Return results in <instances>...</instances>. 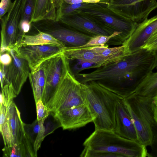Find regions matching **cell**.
I'll return each instance as SVG.
<instances>
[{"label":"cell","mask_w":157,"mask_h":157,"mask_svg":"<svg viewBox=\"0 0 157 157\" xmlns=\"http://www.w3.org/2000/svg\"><path fill=\"white\" fill-rule=\"evenodd\" d=\"M154 63L150 52L142 48L120 61L97 68L89 73H78L75 77L82 83L92 81L101 83L124 98L134 93L152 71Z\"/></svg>","instance_id":"1"},{"label":"cell","mask_w":157,"mask_h":157,"mask_svg":"<svg viewBox=\"0 0 157 157\" xmlns=\"http://www.w3.org/2000/svg\"><path fill=\"white\" fill-rule=\"evenodd\" d=\"M85 104L94 117L95 130L114 132L115 112L122 97L107 89L101 83L94 81L81 83Z\"/></svg>","instance_id":"2"},{"label":"cell","mask_w":157,"mask_h":157,"mask_svg":"<svg viewBox=\"0 0 157 157\" xmlns=\"http://www.w3.org/2000/svg\"><path fill=\"white\" fill-rule=\"evenodd\" d=\"M83 145L90 150L108 153L113 157H149L146 146L110 131L95 130L86 139Z\"/></svg>","instance_id":"3"},{"label":"cell","mask_w":157,"mask_h":157,"mask_svg":"<svg viewBox=\"0 0 157 157\" xmlns=\"http://www.w3.org/2000/svg\"><path fill=\"white\" fill-rule=\"evenodd\" d=\"M136 131L137 141L147 147L152 139V128L157 122V97L133 93L124 98Z\"/></svg>","instance_id":"4"},{"label":"cell","mask_w":157,"mask_h":157,"mask_svg":"<svg viewBox=\"0 0 157 157\" xmlns=\"http://www.w3.org/2000/svg\"><path fill=\"white\" fill-rule=\"evenodd\" d=\"M108 3L104 0L90 3L78 11L88 16L112 33H121L122 44L131 35L138 23L115 12L108 6Z\"/></svg>","instance_id":"5"},{"label":"cell","mask_w":157,"mask_h":157,"mask_svg":"<svg viewBox=\"0 0 157 157\" xmlns=\"http://www.w3.org/2000/svg\"><path fill=\"white\" fill-rule=\"evenodd\" d=\"M81 83L72 73L70 67L63 76L52 97L47 105L53 113L85 104Z\"/></svg>","instance_id":"6"},{"label":"cell","mask_w":157,"mask_h":157,"mask_svg":"<svg viewBox=\"0 0 157 157\" xmlns=\"http://www.w3.org/2000/svg\"><path fill=\"white\" fill-rule=\"evenodd\" d=\"M31 27L37 31L49 34L69 47H77L86 44L92 36L71 28L60 20H42L32 22Z\"/></svg>","instance_id":"7"},{"label":"cell","mask_w":157,"mask_h":157,"mask_svg":"<svg viewBox=\"0 0 157 157\" xmlns=\"http://www.w3.org/2000/svg\"><path fill=\"white\" fill-rule=\"evenodd\" d=\"M25 0H14L6 13L0 19V53L10 51L18 44L19 26Z\"/></svg>","instance_id":"8"},{"label":"cell","mask_w":157,"mask_h":157,"mask_svg":"<svg viewBox=\"0 0 157 157\" xmlns=\"http://www.w3.org/2000/svg\"><path fill=\"white\" fill-rule=\"evenodd\" d=\"M108 6L117 13L138 23L147 19L150 13L157 8L156 0H114Z\"/></svg>","instance_id":"9"},{"label":"cell","mask_w":157,"mask_h":157,"mask_svg":"<svg viewBox=\"0 0 157 157\" xmlns=\"http://www.w3.org/2000/svg\"><path fill=\"white\" fill-rule=\"evenodd\" d=\"M69 60L60 56L45 61L46 83L41 100L46 106L54 95L64 74L70 67Z\"/></svg>","instance_id":"10"},{"label":"cell","mask_w":157,"mask_h":157,"mask_svg":"<svg viewBox=\"0 0 157 157\" xmlns=\"http://www.w3.org/2000/svg\"><path fill=\"white\" fill-rule=\"evenodd\" d=\"M8 52L12 57V61L8 66L0 64V69L4 75V84H11L15 93L18 95L29 77L30 69L27 61L20 57L14 50L11 49Z\"/></svg>","instance_id":"11"},{"label":"cell","mask_w":157,"mask_h":157,"mask_svg":"<svg viewBox=\"0 0 157 157\" xmlns=\"http://www.w3.org/2000/svg\"><path fill=\"white\" fill-rule=\"evenodd\" d=\"M64 47L52 44H44L22 45L13 49L20 57L27 61L31 70L46 60L57 57Z\"/></svg>","instance_id":"12"},{"label":"cell","mask_w":157,"mask_h":157,"mask_svg":"<svg viewBox=\"0 0 157 157\" xmlns=\"http://www.w3.org/2000/svg\"><path fill=\"white\" fill-rule=\"evenodd\" d=\"M63 130L75 129L93 122L94 117L88 107L83 104L53 113Z\"/></svg>","instance_id":"13"},{"label":"cell","mask_w":157,"mask_h":157,"mask_svg":"<svg viewBox=\"0 0 157 157\" xmlns=\"http://www.w3.org/2000/svg\"><path fill=\"white\" fill-rule=\"evenodd\" d=\"M60 21L71 28L92 36H109L114 33L105 29L91 18L79 11L63 15Z\"/></svg>","instance_id":"14"},{"label":"cell","mask_w":157,"mask_h":157,"mask_svg":"<svg viewBox=\"0 0 157 157\" xmlns=\"http://www.w3.org/2000/svg\"><path fill=\"white\" fill-rule=\"evenodd\" d=\"M157 32V15L138 23L131 35L122 45L126 52L130 54L141 49Z\"/></svg>","instance_id":"15"},{"label":"cell","mask_w":157,"mask_h":157,"mask_svg":"<svg viewBox=\"0 0 157 157\" xmlns=\"http://www.w3.org/2000/svg\"><path fill=\"white\" fill-rule=\"evenodd\" d=\"M115 119V133L123 138L138 141L135 127L123 98L117 104Z\"/></svg>","instance_id":"16"},{"label":"cell","mask_w":157,"mask_h":157,"mask_svg":"<svg viewBox=\"0 0 157 157\" xmlns=\"http://www.w3.org/2000/svg\"><path fill=\"white\" fill-rule=\"evenodd\" d=\"M63 0H36L32 22L42 20H60Z\"/></svg>","instance_id":"17"},{"label":"cell","mask_w":157,"mask_h":157,"mask_svg":"<svg viewBox=\"0 0 157 157\" xmlns=\"http://www.w3.org/2000/svg\"><path fill=\"white\" fill-rule=\"evenodd\" d=\"M64 56L68 60H77L95 63L94 68L105 66V59L90 47L78 48L66 46L58 56Z\"/></svg>","instance_id":"18"},{"label":"cell","mask_w":157,"mask_h":157,"mask_svg":"<svg viewBox=\"0 0 157 157\" xmlns=\"http://www.w3.org/2000/svg\"><path fill=\"white\" fill-rule=\"evenodd\" d=\"M6 119L12 133L14 144H20L26 136L25 123L22 121L20 112L13 102L7 107Z\"/></svg>","instance_id":"19"},{"label":"cell","mask_w":157,"mask_h":157,"mask_svg":"<svg viewBox=\"0 0 157 157\" xmlns=\"http://www.w3.org/2000/svg\"><path fill=\"white\" fill-rule=\"evenodd\" d=\"M35 103L41 99L46 83L45 61L30 70L29 76Z\"/></svg>","instance_id":"20"},{"label":"cell","mask_w":157,"mask_h":157,"mask_svg":"<svg viewBox=\"0 0 157 157\" xmlns=\"http://www.w3.org/2000/svg\"><path fill=\"white\" fill-rule=\"evenodd\" d=\"M46 119L40 121L36 119L31 124H24L25 133L32 144L36 155L42 142L45 137L44 123Z\"/></svg>","instance_id":"21"},{"label":"cell","mask_w":157,"mask_h":157,"mask_svg":"<svg viewBox=\"0 0 157 157\" xmlns=\"http://www.w3.org/2000/svg\"><path fill=\"white\" fill-rule=\"evenodd\" d=\"M38 33L32 35L22 36L18 45L14 48L22 45H38L52 44L65 47V44L48 33L37 31Z\"/></svg>","instance_id":"22"},{"label":"cell","mask_w":157,"mask_h":157,"mask_svg":"<svg viewBox=\"0 0 157 157\" xmlns=\"http://www.w3.org/2000/svg\"><path fill=\"white\" fill-rule=\"evenodd\" d=\"M105 45L90 47L105 59V65L120 61L129 54H127L123 45L112 48Z\"/></svg>","instance_id":"23"},{"label":"cell","mask_w":157,"mask_h":157,"mask_svg":"<svg viewBox=\"0 0 157 157\" xmlns=\"http://www.w3.org/2000/svg\"><path fill=\"white\" fill-rule=\"evenodd\" d=\"M4 157H36L33 145L26 136L19 144H14L12 147L5 146L2 149Z\"/></svg>","instance_id":"24"},{"label":"cell","mask_w":157,"mask_h":157,"mask_svg":"<svg viewBox=\"0 0 157 157\" xmlns=\"http://www.w3.org/2000/svg\"><path fill=\"white\" fill-rule=\"evenodd\" d=\"M134 93L147 97L156 98L157 71L151 72L139 85Z\"/></svg>","instance_id":"25"},{"label":"cell","mask_w":157,"mask_h":157,"mask_svg":"<svg viewBox=\"0 0 157 157\" xmlns=\"http://www.w3.org/2000/svg\"><path fill=\"white\" fill-rule=\"evenodd\" d=\"M17 95L11 84L8 83L4 84L0 95V105H2L8 107L13 102V99Z\"/></svg>","instance_id":"26"},{"label":"cell","mask_w":157,"mask_h":157,"mask_svg":"<svg viewBox=\"0 0 157 157\" xmlns=\"http://www.w3.org/2000/svg\"><path fill=\"white\" fill-rule=\"evenodd\" d=\"M36 0H25L21 23H24L31 24Z\"/></svg>","instance_id":"27"},{"label":"cell","mask_w":157,"mask_h":157,"mask_svg":"<svg viewBox=\"0 0 157 157\" xmlns=\"http://www.w3.org/2000/svg\"><path fill=\"white\" fill-rule=\"evenodd\" d=\"M0 132L2 135L5 146H13L14 141L12 133L6 119L4 123L0 126Z\"/></svg>","instance_id":"28"},{"label":"cell","mask_w":157,"mask_h":157,"mask_svg":"<svg viewBox=\"0 0 157 157\" xmlns=\"http://www.w3.org/2000/svg\"><path fill=\"white\" fill-rule=\"evenodd\" d=\"M90 3H84L76 4H70L67 3L63 1L61 8L62 16L78 11L81 9L88 6Z\"/></svg>","instance_id":"29"},{"label":"cell","mask_w":157,"mask_h":157,"mask_svg":"<svg viewBox=\"0 0 157 157\" xmlns=\"http://www.w3.org/2000/svg\"><path fill=\"white\" fill-rule=\"evenodd\" d=\"M44 125L45 129V137L53 132L57 128L61 127L60 123L55 117L53 113L51 120H50V119L49 120V119L48 120H45Z\"/></svg>","instance_id":"30"},{"label":"cell","mask_w":157,"mask_h":157,"mask_svg":"<svg viewBox=\"0 0 157 157\" xmlns=\"http://www.w3.org/2000/svg\"><path fill=\"white\" fill-rule=\"evenodd\" d=\"M36 104L37 120L40 121L46 119L50 113L47 106L44 104L41 99L39 100Z\"/></svg>","instance_id":"31"},{"label":"cell","mask_w":157,"mask_h":157,"mask_svg":"<svg viewBox=\"0 0 157 157\" xmlns=\"http://www.w3.org/2000/svg\"><path fill=\"white\" fill-rule=\"evenodd\" d=\"M152 139L150 145L151 151L149 157H157V122L153 126L152 128Z\"/></svg>","instance_id":"32"},{"label":"cell","mask_w":157,"mask_h":157,"mask_svg":"<svg viewBox=\"0 0 157 157\" xmlns=\"http://www.w3.org/2000/svg\"><path fill=\"white\" fill-rule=\"evenodd\" d=\"M141 48L146 49L150 51H154L157 50V32L148 40Z\"/></svg>","instance_id":"33"},{"label":"cell","mask_w":157,"mask_h":157,"mask_svg":"<svg viewBox=\"0 0 157 157\" xmlns=\"http://www.w3.org/2000/svg\"><path fill=\"white\" fill-rule=\"evenodd\" d=\"M78 61V62L74 67V69L77 71H78V73H79V72L84 69L94 68V67L97 65L96 64L94 63L83 62L80 60Z\"/></svg>","instance_id":"34"},{"label":"cell","mask_w":157,"mask_h":157,"mask_svg":"<svg viewBox=\"0 0 157 157\" xmlns=\"http://www.w3.org/2000/svg\"><path fill=\"white\" fill-rule=\"evenodd\" d=\"M12 3L11 0H1L0 3V19L8 12Z\"/></svg>","instance_id":"35"},{"label":"cell","mask_w":157,"mask_h":157,"mask_svg":"<svg viewBox=\"0 0 157 157\" xmlns=\"http://www.w3.org/2000/svg\"><path fill=\"white\" fill-rule=\"evenodd\" d=\"M12 59V56L8 51L0 54V64L4 66L9 65L11 63Z\"/></svg>","instance_id":"36"},{"label":"cell","mask_w":157,"mask_h":157,"mask_svg":"<svg viewBox=\"0 0 157 157\" xmlns=\"http://www.w3.org/2000/svg\"><path fill=\"white\" fill-rule=\"evenodd\" d=\"M68 4H76L82 3H96L102 2V0H63Z\"/></svg>","instance_id":"37"},{"label":"cell","mask_w":157,"mask_h":157,"mask_svg":"<svg viewBox=\"0 0 157 157\" xmlns=\"http://www.w3.org/2000/svg\"><path fill=\"white\" fill-rule=\"evenodd\" d=\"M7 107L2 105L0 106V126L2 125L6 120Z\"/></svg>","instance_id":"38"},{"label":"cell","mask_w":157,"mask_h":157,"mask_svg":"<svg viewBox=\"0 0 157 157\" xmlns=\"http://www.w3.org/2000/svg\"><path fill=\"white\" fill-rule=\"evenodd\" d=\"M0 80L1 89L2 88L4 83V75L1 69H0Z\"/></svg>","instance_id":"39"},{"label":"cell","mask_w":157,"mask_h":157,"mask_svg":"<svg viewBox=\"0 0 157 157\" xmlns=\"http://www.w3.org/2000/svg\"><path fill=\"white\" fill-rule=\"evenodd\" d=\"M155 55V61L154 66V69H157V50L153 51Z\"/></svg>","instance_id":"40"},{"label":"cell","mask_w":157,"mask_h":157,"mask_svg":"<svg viewBox=\"0 0 157 157\" xmlns=\"http://www.w3.org/2000/svg\"><path fill=\"white\" fill-rule=\"evenodd\" d=\"M104 0L106 2H109L112 1H113L114 0Z\"/></svg>","instance_id":"41"},{"label":"cell","mask_w":157,"mask_h":157,"mask_svg":"<svg viewBox=\"0 0 157 157\" xmlns=\"http://www.w3.org/2000/svg\"></svg>","instance_id":"42"}]
</instances>
